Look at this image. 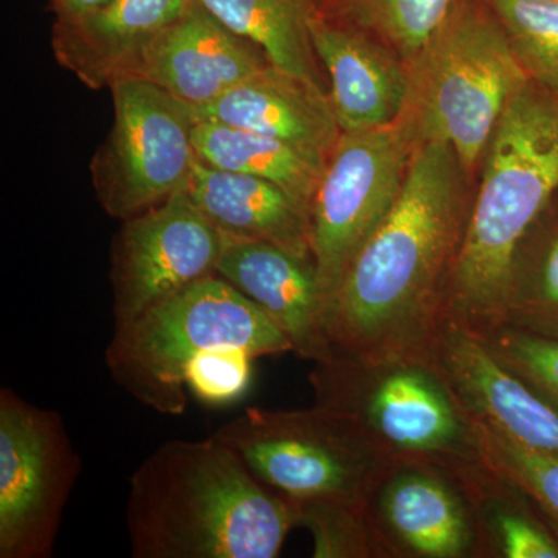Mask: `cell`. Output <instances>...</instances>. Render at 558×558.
I'll return each instance as SVG.
<instances>
[{"label": "cell", "mask_w": 558, "mask_h": 558, "mask_svg": "<svg viewBox=\"0 0 558 558\" xmlns=\"http://www.w3.org/2000/svg\"><path fill=\"white\" fill-rule=\"evenodd\" d=\"M447 143L418 146L395 207L352 260L325 317L332 352L435 357L442 303L475 199Z\"/></svg>", "instance_id": "6da1fadb"}, {"label": "cell", "mask_w": 558, "mask_h": 558, "mask_svg": "<svg viewBox=\"0 0 558 558\" xmlns=\"http://www.w3.org/2000/svg\"><path fill=\"white\" fill-rule=\"evenodd\" d=\"M126 527L135 558H275L299 510L215 436L174 439L132 473Z\"/></svg>", "instance_id": "7a4b0ae2"}, {"label": "cell", "mask_w": 558, "mask_h": 558, "mask_svg": "<svg viewBox=\"0 0 558 558\" xmlns=\"http://www.w3.org/2000/svg\"><path fill=\"white\" fill-rule=\"evenodd\" d=\"M558 189V97L529 81L488 143L442 325L481 337L502 325L513 250Z\"/></svg>", "instance_id": "3957f363"}, {"label": "cell", "mask_w": 558, "mask_h": 558, "mask_svg": "<svg viewBox=\"0 0 558 558\" xmlns=\"http://www.w3.org/2000/svg\"><path fill=\"white\" fill-rule=\"evenodd\" d=\"M400 123L416 146L447 143L478 185L492 135L529 83L484 0H453L446 20L409 65Z\"/></svg>", "instance_id": "277c9868"}, {"label": "cell", "mask_w": 558, "mask_h": 558, "mask_svg": "<svg viewBox=\"0 0 558 558\" xmlns=\"http://www.w3.org/2000/svg\"><path fill=\"white\" fill-rule=\"evenodd\" d=\"M242 348L255 357L293 352L286 333L226 279L211 275L116 325L106 349L112 379L142 405L182 416L189 405L183 371L201 352Z\"/></svg>", "instance_id": "5b68a950"}, {"label": "cell", "mask_w": 558, "mask_h": 558, "mask_svg": "<svg viewBox=\"0 0 558 558\" xmlns=\"http://www.w3.org/2000/svg\"><path fill=\"white\" fill-rule=\"evenodd\" d=\"M315 403L351 418L392 461L481 464L476 422L435 357L363 360L332 352L310 376Z\"/></svg>", "instance_id": "8992f818"}, {"label": "cell", "mask_w": 558, "mask_h": 558, "mask_svg": "<svg viewBox=\"0 0 558 558\" xmlns=\"http://www.w3.org/2000/svg\"><path fill=\"white\" fill-rule=\"evenodd\" d=\"M213 436L295 506L366 505L396 462L355 422L317 403L306 410L247 409Z\"/></svg>", "instance_id": "52a82bcc"}, {"label": "cell", "mask_w": 558, "mask_h": 558, "mask_svg": "<svg viewBox=\"0 0 558 558\" xmlns=\"http://www.w3.org/2000/svg\"><path fill=\"white\" fill-rule=\"evenodd\" d=\"M113 126L92 171L110 218L126 220L186 190L197 161L194 110L138 76L110 84Z\"/></svg>", "instance_id": "ba28073f"}, {"label": "cell", "mask_w": 558, "mask_h": 558, "mask_svg": "<svg viewBox=\"0 0 558 558\" xmlns=\"http://www.w3.org/2000/svg\"><path fill=\"white\" fill-rule=\"evenodd\" d=\"M416 149L399 120L379 130L341 132L310 213L325 317L352 260L395 207Z\"/></svg>", "instance_id": "9c48e42d"}, {"label": "cell", "mask_w": 558, "mask_h": 558, "mask_svg": "<svg viewBox=\"0 0 558 558\" xmlns=\"http://www.w3.org/2000/svg\"><path fill=\"white\" fill-rule=\"evenodd\" d=\"M81 472L61 414L0 391V558H49Z\"/></svg>", "instance_id": "30bf717a"}, {"label": "cell", "mask_w": 558, "mask_h": 558, "mask_svg": "<svg viewBox=\"0 0 558 558\" xmlns=\"http://www.w3.org/2000/svg\"><path fill=\"white\" fill-rule=\"evenodd\" d=\"M226 240L186 190L124 220L110 271L116 325L216 275Z\"/></svg>", "instance_id": "8fae6325"}, {"label": "cell", "mask_w": 558, "mask_h": 558, "mask_svg": "<svg viewBox=\"0 0 558 558\" xmlns=\"http://www.w3.org/2000/svg\"><path fill=\"white\" fill-rule=\"evenodd\" d=\"M374 557H481L478 526L461 473L396 461L366 502Z\"/></svg>", "instance_id": "7c38bea8"}, {"label": "cell", "mask_w": 558, "mask_h": 558, "mask_svg": "<svg viewBox=\"0 0 558 558\" xmlns=\"http://www.w3.org/2000/svg\"><path fill=\"white\" fill-rule=\"evenodd\" d=\"M270 65L266 53L199 3L161 32L128 76H138L193 109L204 108Z\"/></svg>", "instance_id": "4fadbf2b"}, {"label": "cell", "mask_w": 558, "mask_h": 558, "mask_svg": "<svg viewBox=\"0 0 558 558\" xmlns=\"http://www.w3.org/2000/svg\"><path fill=\"white\" fill-rule=\"evenodd\" d=\"M216 275L266 312L310 362L332 355L314 259L263 241L227 238Z\"/></svg>", "instance_id": "5bb4252c"}, {"label": "cell", "mask_w": 558, "mask_h": 558, "mask_svg": "<svg viewBox=\"0 0 558 558\" xmlns=\"http://www.w3.org/2000/svg\"><path fill=\"white\" fill-rule=\"evenodd\" d=\"M311 38L341 132L379 130L402 116L409 95L407 62L379 39L349 25L311 17Z\"/></svg>", "instance_id": "9a60e30c"}, {"label": "cell", "mask_w": 558, "mask_h": 558, "mask_svg": "<svg viewBox=\"0 0 558 558\" xmlns=\"http://www.w3.org/2000/svg\"><path fill=\"white\" fill-rule=\"evenodd\" d=\"M193 110L196 120L279 140L323 168L341 135L328 92L271 64L218 100Z\"/></svg>", "instance_id": "2e32d148"}, {"label": "cell", "mask_w": 558, "mask_h": 558, "mask_svg": "<svg viewBox=\"0 0 558 558\" xmlns=\"http://www.w3.org/2000/svg\"><path fill=\"white\" fill-rule=\"evenodd\" d=\"M435 360L465 409L517 442L558 457V413L468 330L442 325Z\"/></svg>", "instance_id": "e0dca14e"}, {"label": "cell", "mask_w": 558, "mask_h": 558, "mask_svg": "<svg viewBox=\"0 0 558 558\" xmlns=\"http://www.w3.org/2000/svg\"><path fill=\"white\" fill-rule=\"evenodd\" d=\"M194 0H109L76 21H57L58 62L90 89L130 75L161 32L182 17Z\"/></svg>", "instance_id": "ac0fdd59"}, {"label": "cell", "mask_w": 558, "mask_h": 558, "mask_svg": "<svg viewBox=\"0 0 558 558\" xmlns=\"http://www.w3.org/2000/svg\"><path fill=\"white\" fill-rule=\"evenodd\" d=\"M186 191L223 236L270 242L314 259L310 211L269 180L219 170L197 159Z\"/></svg>", "instance_id": "d6986e66"}, {"label": "cell", "mask_w": 558, "mask_h": 558, "mask_svg": "<svg viewBox=\"0 0 558 558\" xmlns=\"http://www.w3.org/2000/svg\"><path fill=\"white\" fill-rule=\"evenodd\" d=\"M502 325L558 340V189L513 250Z\"/></svg>", "instance_id": "ffe728a7"}, {"label": "cell", "mask_w": 558, "mask_h": 558, "mask_svg": "<svg viewBox=\"0 0 558 558\" xmlns=\"http://www.w3.org/2000/svg\"><path fill=\"white\" fill-rule=\"evenodd\" d=\"M231 32L252 40L275 68L329 92L311 38L314 0H194Z\"/></svg>", "instance_id": "44dd1931"}, {"label": "cell", "mask_w": 558, "mask_h": 558, "mask_svg": "<svg viewBox=\"0 0 558 558\" xmlns=\"http://www.w3.org/2000/svg\"><path fill=\"white\" fill-rule=\"evenodd\" d=\"M197 159L208 167L269 180L288 191L311 213L325 168L300 150L279 142L216 121L196 120L193 132Z\"/></svg>", "instance_id": "7402d4cb"}, {"label": "cell", "mask_w": 558, "mask_h": 558, "mask_svg": "<svg viewBox=\"0 0 558 558\" xmlns=\"http://www.w3.org/2000/svg\"><path fill=\"white\" fill-rule=\"evenodd\" d=\"M461 476L475 512L481 558H558V538L519 488L484 461Z\"/></svg>", "instance_id": "603a6c76"}, {"label": "cell", "mask_w": 558, "mask_h": 558, "mask_svg": "<svg viewBox=\"0 0 558 558\" xmlns=\"http://www.w3.org/2000/svg\"><path fill=\"white\" fill-rule=\"evenodd\" d=\"M326 20L379 39L410 65L446 20L453 0H314Z\"/></svg>", "instance_id": "cb8c5ba5"}, {"label": "cell", "mask_w": 558, "mask_h": 558, "mask_svg": "<svg viewBox=\"0 0 558 558\" xmlns=\"http://www.w3.org/2000/svg\"><path fill=\"white\" fill-rule=\"evenodd\" d=\"M475 422L484 464L519 488L558 538L557 454L523 446L483 418L475 417Z\"/></svg>", "instance_id": "d4e9b609"}, {"label": "cell", "mask_w": 558, "mask_h": 558, "mask_svg": "<svg viewBox=\"0 0 558 558\" xmlns=\"http://www.w3.org/2000/svg\"><path fill=\"white\" fill-rule=\"evenodd\" d=\"M529 80L558 97V0H484Z\"/></svg>", "instance_id": "484cf974"}, {"label": "cell", "mask_w": 558, "mask_h": 558, "mask_svg": "<svg viewBox=\"0 0 558 558\" xmlns=\"http://www.w3.org/2000/svg\"><path fill=\"white\" fill-rule=\"evenodd\" d=\"M492 357L558 413V340L501 325L476 337Z\"/></svg>", "instance_id": "4316f807"}, {"label": "cell", "mask_w": 558, "mask_h": 558, "mask_svg": "<svg viewBox=\"0 0 558 558\" xmlns=\"http://www.w3.org/2000/svg\"><path fill=\"white\" fill-rule=\"evenodd\" d=\"M299 527H306L314 538L315 558L374 557L366 505L352 502H307L296 506Z\"/></svg>", "instance_id": "83f0119b"}, {"label": "cell", "mask_w": 558, "mask_h": 558, "mask_svg": "<svg viewBox=\"0 0 558 558\" xmlns=\"http://www.w3.org/2000/svg\"><path fill=\"white\" fill-rule=\"evenodd\" d=\"M252 352L242 348H216L191 359L185 371L186 389L205 405L236 402L247 392L253 374Z\"/></svg>", "instance_id": "f1b7e54d"}, {"label": "cell", "mask_w": 558, "mask_h": 558, "mask_svg": "<svg viewBox=\"0 0 558 558\" xmlns=\"http://www.w3.org/2000/svg\"><path fill=\"white\" fill-rule=\"evenodd\" d=\"M57 21H76L100 10L109 0H50Z\"/></svg>", "instance_id": "f546056e"}]
</instances>
